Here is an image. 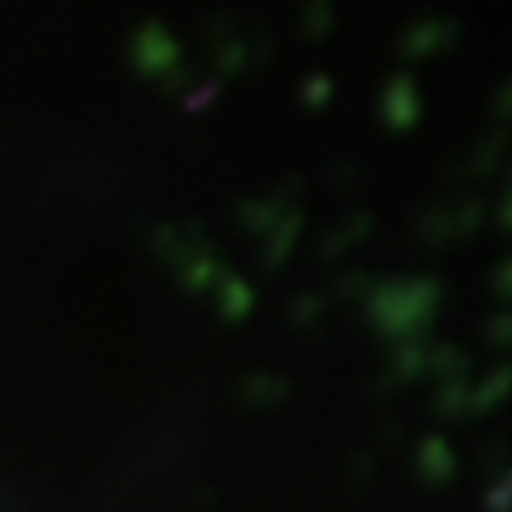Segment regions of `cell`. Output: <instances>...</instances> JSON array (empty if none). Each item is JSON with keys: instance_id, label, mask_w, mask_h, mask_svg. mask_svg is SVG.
<instances>
[{"instance_id": "obj_1", "label": "cell", "mask_w": 512, "mask_h": 512, "mask_svg": "<svg viewBox=\"0 0 512 512\" xmlns=\"http://www.w3.org/2000/svg\"><path fill=\"white\" fill-rule=\"evenodd\" d=\"M129 65H133V73L141 76V80L156 84L175 65H183V50H179V42L171 38V31L160 19H148L129 38Z\"/></svg>"}, {"instance_id": "obj_2", "label": "cell", "mask_w": 512, "mask_h": 512, "mask_svg": "<svg viewBox=\"0 0 512 512\" xmlns=\"http://www.w3.org/2000/svg\"><path fill=\"white\" fill-rule=\"evenodd\" d=\"M387 110H391L395 122H406V118H410V110H414V88H410L406 76L391 80V88H387Z\"/></svg>"}, {"instance_id": "obj_3", "label": "cell", "mask_w": 512, "mask_h": 512, "mask_svg": "<svg viewBox=\"0 0 512 512\" xmlns=\"http://www.w3.org/2000/svg\"><path fill=\"white\" fill-rule=\"evenodd\" d=\"M247 65V46L243 42H224V46H217V69H220V76H236L239 69Z\"/></svg>"}, {"instance_id": "obj_4", "label": "cell", "mask_w": 512, "mask_h": 512, "mask_svg": "<svg viewBox=\"0 0 512 512\" xmlns=\"http://www.w3.org/2000/svg\"><path fill=\"white\" fill-rule=\"evenodd\" d=\"M330 31V8L327 0H311L304 8V35L308 38H323Z\"/></svg>"}, {"instance_id": "obj_5", "label": "cell", "mask_w": 512, "mask_h": 512, "mask_svg": "<svg viewBox=\"0 0 512 512\" xmlns=\"http://www.w3.org/2000/svg\"><path fill=\"white\" fill-rule=\"evenodd\" d=\"M327 95H330V80H327V76H311L308 84H304V99H308V103H323Z\"/></svg>"}]
</instances>
